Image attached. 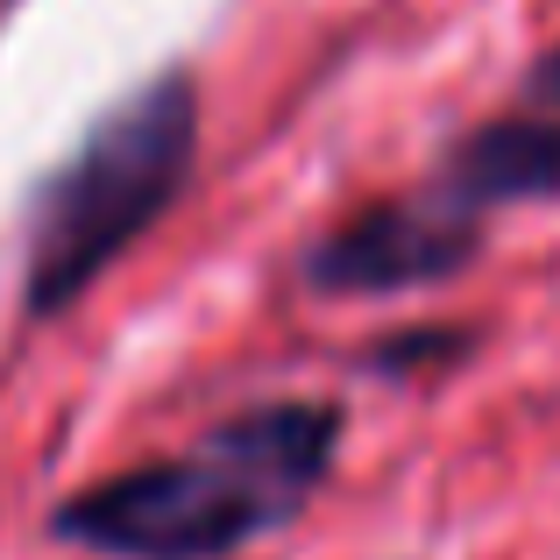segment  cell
Wrapping results in <instances>:
<instances>
[{"label": "cell", "mask_w": 560, "mask_h": 560, "mask_svg": "<svg viewBox=\"0 0 560 560\" xmlns=\"http://www.w3.org/2000/svg\"><path fill=\"white\" fill-rule=\"evenodd\" d=\"M341 440V397H256L191 447L57 497L43 533L100 560H234L327 490Z\"/></svg>", "instance_id": "obj_1"}, {"label": "cell", "mask_w": 560, "mask_h": 560, "mask_svg": "<svg viewBox=\"0 0 560 560\" xmlns=\"http://www.w3.org/2000/svg\"><path fill=\"white\" fill-rule=\"evenodd\" d=\"M468 348H476V334L454 327V319H425V327H390L383 341L362 348V370L383 376V383H411L425 370H447V362H462Z\"/></svg>", "instance_id": "obj_5"}, {"label": "cell", "mask_w": 560, "mask_h": 560, "mask_svg": "<svg viewBox=\"0 0 560 560\" xmlns=\"http://www.w3.org/2000/svg\"><path fill=\"white\" fill-rule=\"evenodd\" d=\"M525 107H539V114H560V43H553V50L533 65V79H525Z\"/></svg>", "instance_id": "obj_6"}, {"label": "cell", "mask_w": 560, "mask_h": 560, "mask_svg": "<svg viewBox=\"0 0 560 560\" xmlns=\"http://www.w3.org/2000/svg\"><path fill=\"white\" fill-rule=\"evenodd\" d=\"M425 185L447 206H462L468 220H482V228L504 206L560 199V114H539V107L490 114V121H476L440 156V171Z\"/></svg>", "instance_id": "obj_4"}, {"label": "cell", "mask_w": 560, "mask_h": 560, "mask_svg": "<svg viewBox=\"0 0 560 560\" xmlns=\"http://www.w3.org/2000/svg\"><path fill=\"white\" fill-rule=\"evenodd\" d=\"M482 256V220L447 206L433 185L405 199H376L362 213L334 220L299 256V284L319 299H397V291L454 284Z\"/></svg>", "instance_id": "obj_3"}, {"label": "cell", "mask_w": 560, "mask_h": 560, "mask_svg": "<svg viewBox=\"0 0 560 560\" xmlns=\"http://www.w3.org/2000/svg\"><path fill=\"white\" fill-rule=\"evenodd\" d=\"M199 164V79L164 65L121 93L22 206V313L57 319L185 199Z\"/></svg>", "instance_id": "obj_2"}]
</instances>
